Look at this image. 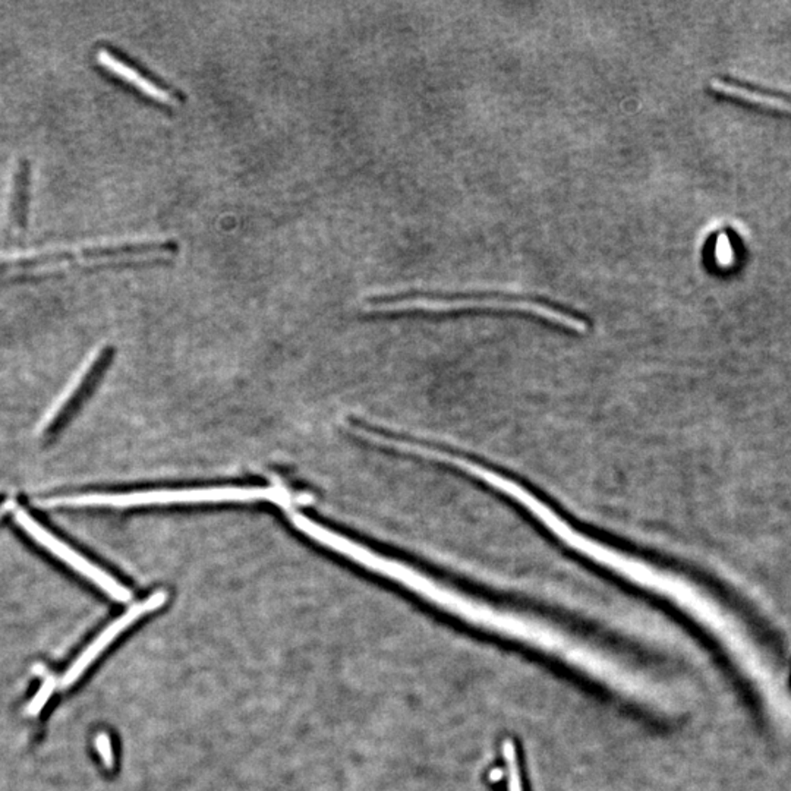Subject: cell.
I'll return each mask as SVG.
<instances>
[{
	"label": "cell",
	"mask_w": 791,
	"mask_h": 791,
	"mask_svg": "<svg viewBox=\"0 0 791 791\" xmlns=\"http://www.w3.org/2000/svg\"><path fill=\"white\" fill-rule=\"evenodd\" d=\"M16 524L23 527V531L28 534L36 543L40 544L41 546H45L46 550L50 551L53 556H57L60 561H64L65 565L74 568L75 572H78L79 575L91 580L96 587L100 588L101 591L106 592L110 598L118 602H128L132 598V595H130L128 588L123 587L115 578L104 572L103 568L94 566L91 561L87 560L84 556L77 553L68 544L62 543L57 536L50 534L45 526H41L37 520L31 517L26 510H16Z\"/></svg>",
	"instance_id": "obj_3"
},
{
	"label": "cell",
	"mask_w": 791,
	"mask_h": 791,
	"mask_svg": "<svg viewBox=\"0 0 791 791\" xmlns=\"http://www.w3.org/2000/svg\"><path fill=\"white\" fill-rule=\"evenodd\" d=\"M367 308L377 312H450L485 309V311L524 312L560 326L573 333H587L589 323L584 316L572 309L539 297L509 294H401L371 297Z\"/></svg>",
	"instance_id": "obj_1"
},
{
	"label": "cell",
	"mask_w": 791,
	"mask_h": 791,
	"mask_svg": "<svg viewBox=\"0 0 791 791\" xmlns=\"http://www.w3.org/2000/svg\"><path fill=\"white\" fill-rule=\"evenodd\" d=\"M94 746H96L97 754H99L101 761H103V765L108 769H112L113 765H115V754H113L110 735L108 733L97 734L96 740H94Z\"/></svg>",
	"instance_id": "obj_10"
},
{
	"label": "cell",
	"mask_w": 791,
	"mask_h": 791,
	"mask_svg": "<svg viewBox=\"0 0 791 791\" xmlns=\"http://www.w3.org/2000/svg\"><path fill=\"white\" fill-rule=\"evenodd\" d=\"M31 188V163L28 161H21L16 166L12 182L11 207L9 217L12 226L16 231H23L26 226L28 217V200H30Z\"/></svg>",
	"instance_id": "obj_7"
},
{
	"label": "cell",
	"mask_w": 791,
	"mask_h": 791,
	"mask_svg": "<svg viewBox=\"0 0 791 791\" xmlns=\"http://www.w3.org/2000/svg\"><path fill=\"white\" fill-rule=\"evenodd\" d=\"M503 754L509 769V791H524L520 783L519 768H517L516 747L512 740H505L503 744Z\"/></svg>",
	"instance_id": "obj_9"
},
{
	"label": "cell",
	"mask_w": 791,
	"mask_h": 791,
	"mask_svg": "<svg viewBox=\"0 0 791 791\" xmlns=\"http://www.w3.org/2000/svg\"><path fill=\"white\" fill-rule=\"evenodd\" d=\"M96 59L106 71L134 87L140 93L150 97L152 100L166 104V106H176L182 101L181 93H178L175 88H172V87L154 78L149 72L145 74L142 68L138 67L130 57L116 52L113 48H99L96 53Z\"/></svg>",
	"instance_id": "obj_5"
},
{
	"label": "cell",
	"mask_w": 791,
	"mask_h": 791,
	"mask_svg": "<svg viewBox=\"0 0 791 791\" xmlns=\"http://www.w3.org/2000/svg\"><path fill=\"white\" fill-rule=\"evenodd\" d=\"M166 599H168V595L164 594V592H154L151 597H149V598L144 599V601L138 602L135 606L130 607L127 613L122 614L120 619H116L115 621L109 624L108 628L104 629L100 635L97 636L96 640L89 643L88 647L82 650L81 655L72 662L71 667H69L68 671L65 672L64 677L60 679V689L71 688L72 684L77 683L79 677L86 672V670L88 669L89 665L96 661L97 657H99V655H100L101 652H103V650L120 635V633H123V631L127 630L128 628H130L135 621L140 620V619L144 617L145 614L152 613V611L161 609V607L164 606Z\"/></svg>",
	"instance_id": "obj_4"
},
{
	"label": "cell",
	"mask_w": 791,
	"mask_h": 791,
	"mask_svg": "<svg viewBox=\"0 0 791 791\" xmlns=\"http://www.w3.org/2000/svg\"><path fill=\"white\" fill-rule=\"evenodd\" d=\"M491 780L498 781L503 778V771L502 769H494V771H491Z\"/></svg>",
	"instance_id": "obj_11"
},
{
	"label": "cell",
	"mask_w": 791,
	"mask_h": 791,
	"mask_svg": "<svg viewBox=\"0 0 791 791\" xmlns=\"http://www.w3.org/2000/svg\"><path fill=\"white\" fill-rule=\"evenodd\" d=\"M710 87L713 91L721 94V96L732 97L735 100L755 104V106H759V108L769 109V110H775V112L790 113L791 115V100H787L784 97L764 93V91H759V89L740 86L737 82L721 78L711 79Z\"/></svg>",
	"instance_id": "obj_6"
},
{
	"label": "cell",
	"mask_w": 791,
	"mask_h": 791,
	"mask_svg": "<svg viewBox=\"0 0 791 791\" xmlns=\"http://www.w3.org/2000/svg\"><path fill=\"white\" fill-rule=\"evenodd\" d=\"M286 493L276 487H208L186 490H152L125 494H84L46 500V507H141L191 503L256 502L286 500Z\"/></svg>",
	"instance_id": "obj_2"
},
{
	"label": "cell",
	"mask_w": 791,
	"mask_h": 791,
	"mask_svg": "<svg viewBox=\"0 0 791 791\" xmlns=\"http://www.w3.org/2000/svg\"><path fill=\"white\" fill-rule=\"evenodd\" d=\"M55 688H57V679L47 677L26 706V715H30V717L38 715L45 708L46 703H48V699L52 698Z\"/></svg>",
	"instance_id": "obj_8"
}]
</instances>
